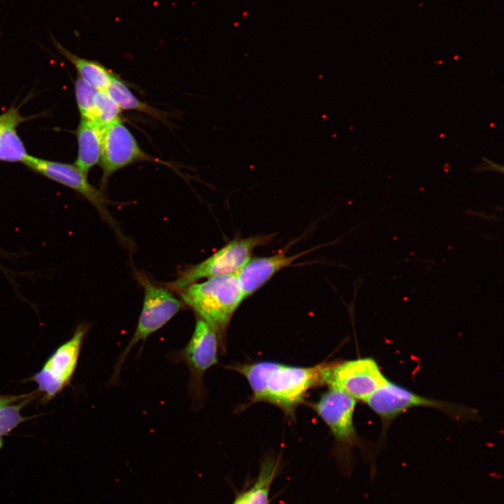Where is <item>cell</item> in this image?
Wrapping results in <instances>:
<instances>
[{
	"label": "cell",
	"instance_id": "cell-1",
	"mask_svg": "<svg viewBox=\"0 0 504 504\" xmlns=\"http://www.w3.org/2000/svg\"><path fill=\"white\" fill-rule=\"evenodd\" d=\"M328 365L299 367L260 361L238 365L235 369L247 379L253 402H269L291 413L309 389L324 384Z\"/></svg>",
	"mask_w": 504,
	"mask_h": 504
},
{
	"label": "cell",
	"instance_id": "cell-2",
	"mask_svg": "<svg viewBox=\"0 0 504 504\" xmlns=\"http://www.w3.org/2000/svg\"><path fill=\"white\" fill-rule=\"evenodd\" d=\"M184 302L218 334H223L245 299L236 274L209 279L180 290Z\"/></svg>",
	"mask_w": 504,
	"mask_h": 504
},
{
	"label": "cell",
	"instance_id": "cell-3",
	"mask_svg": "<svg viewBox=\"0 0 504 504\" xmlns=\"http://www.w3.org/2000/svg\"><path fill=\"white\" fill-rule=\"evenodd\" d=\"M273 237L274 234L235 238L204 261L181 272L169 286L181 290L202 279L236 274L250 260L253 251L268 244Z\"/></svg>",
	"mask_w": 504,
	"mask_h": 504
},
{
	"label": "cell",
	"instance_id": "cell-4",
	"mask_svg": "<svg viewBox=\"0 0 504 504\" xmlns=\"http://www.w3.org/2000/svg\"><path fill=\"white\" fill-rule=\"evenodd\" d=\"M136 276L144 290L143 307L135 332L115 363L113 382L117 380L122 364L133 346L162 328L183 307L181 301L169 290L154 284L144 274L139 272Z\"/></svg>",
	"mask_w": 504,
	"mask_h": 504
},
{
	"label": "cell",
	"instance_id": "cell-5",
	"mask_svg": "<svg viewBox=\"0 0 504 504\" xmlns=\"http://www.w3.org/2000/svg\"><path fill=\"white\" fill-rule=\"evenodd\" d=\"M89 324L77 326L72 337L49 356L39 371L29 379L38 386L41 402L46 404L69 386L76 370Z\"/></svg>",
	"mask_w": 504,
	"mask_h": 504
},
{
	"label": "cell",
	"instance_id": "cell-6",
	"mask_svg": "<svg viewBox=\"0 0 504 504\" xmlns=\"http://www.w3.org/2000/svg\"><path fill=\"white\" fill-rule=\"evenodd\" d=\"M356 402L342 391L330 388L314 405V410L342 447L340 468L346 475L352 470L351 451L359 444L354 424Z\"/></svg>",
	"mask_w": 504,
	"mask_h": 504
},
{
	"label": "cell",
	"instance_id": "cell-7",
	"mask_svg": "<svg viewBox=\"0 0 504 504\" xmlns=\"http://www.w3.org/2000/svg\"><path fill=\"white\" fill-rule=\"evenodd\" d=\"M387 380L375 360L370 357L328 364L324 373L325 384L365 402Z\"/></svg>",
	"mask_w": 504,
	"mask_h": 504
},
{
	"label": "cell",
	"instance_id": "cell-8",
	"mask_svg": "<svg viewBox=\"0 0 504 504\" xmlns=\"http://www.w3.org/2000/svg\"><path fill=\"white\" fill-rule=\"evenodd\" d=\"M365 403L386 424L409 409L416 407L436 408L454 416L465 415L464 408L422 396L388 379Z\"/></svg>",
	"mask_w": 504,
	"mask_h": 504
},
{
	"label": "cell",
	"instance_id": "cell-9",
	"mask_svg": "<svg viewBox=\"0 0 504 504\" xmlns=\"http://www.w3.org/2000/svg\"><path fill=\"white\" fill-rule=\"evenodd\" d=\"M23 163L33 171L81 195L97 209L101 217L119 232L107 209L109 201L101 190L89 183L87 174L76 164L38 158L29 154Z\"/></svg>",
	"mask_w": 504,
	"mask_h": 504
},
{
	"label": "cell",
	"instance_id": "cell-10",
	"mask_svg": "<svg viewBox=\"0 0 504 504\" xmlns=\"http://www.w3.org/2000/svg\"><path fill=\"white\" fill-rule=\"evenodd\" d=\"M218 335L208 323L197 318L190 340L177 354L190 372V391L195 401L202 394V378L218 363Z\"/></svg>",
	"mask_w": 504,
	"mask_h": 504
},
{
	"label": "cell",
	"instance_id": "cell-11",
	"mask_svg": "<svg viewBox=\"0 0 504 504\" xmlns=\"http://www.w3.org/2000/svg\"><path fill=\"white\" fill-rule=\"evenodd\" d=\"M155 161L138 144L128 128L119 120L102 130V148L99 162L102 169V186L106 188L115 172L137 162Z\"/></svg>",
	"mask_w": 504,
	"mask_h": 504
},
{
	"label": "cell",
	"instance_id": "cell-12",
	"mask_svg": "<svg viewBox=\"0 0 504 504\" xmlns=\"http://www.w3.org/2000/svg\"><path fill=\"white\" fill-rule=\"evenodd\" d=\"M307 252L287 255L284 251L267 257L251 258L236 273L244 298H246L267 282L281 270L291 265Z\"/></svg>",
	"mask_w": 504,
	"mask_h": 504
},
{
	"label": "cell",
	"instance_id": "cell-13",
	"mask_svg": "<svg viewBox=\"0 0 504 504\" xmlns=\"http://www.w3.org/2000/svg\"><path fill=\"white\" fill-rule=\"evenodd\" d=\"M27 120L13 106L0 115L1 161L23 163L26 160L29 154L18 134L17 127Z\"/></svg>",
	"mask_w": 504,
	"mask_h": 504
},
{
	"label": "cell",
	"instance_id": "cell-14",
	"mask_svg": "<svg viewBox=\"0 0 504 504\" xmlns=\"http://www.w3.org/2000/svg\"><path fill=\"white\" fill-rule=\"evenodd\" d=\"M76 136L78 155L75 164L88 174L101 160L102 130L95 123L81 118Z\"/></svg>",
	"mask_w": 504,
	"mask_h": 504
},
{
	"label": "cell",
	"instance_id": "cell-15",
	"mask_svg": "<svg viewBox=\"0 0 504 504\" xmlns=\"http://www.w3.org/2000/svg\"><path fill=\"white\" fill-rule=\"evenodd\" d=\"M279 461L272 456L263 459L256 479L249 488L238 493L232 504H270V491L279 471Z\"/></svg>",
	"mask_w": 504,
	"mask_h": 504
},
{
	"label": "cell",
	"instance_id": "cell-16",
	"mask_svg": "<svg viewBox=\"0 0 504 504\" xmlns=\"http://www.w3.org/2000/svg\"><path fill=\"white\" fill-rule=\"evenodd\" d=\"M52 41L57 50L74 66L78 77L97 91L107 90L113 74L111 71L97 61L80 57L71 52L52 36Z\"/></svg>",
	"mask_w": 504,
	"mask_h": 504
},
{
	"label": "cell",
	"instance_id": "cell-17",
	"mask_svg": "<svg viewBox=\"0 0 504 504\" xmlns=\"http://www.w3.org/2000/svg\"><path fill=\"white\" fill-rule=\"evenodd\" d=\"M106 91L121 110L137 111L146 113L162 122H167L164 114L162 111L139 100L132 92L125 82L116 74H113Z\"/></svg>",
	"mask_w": 504,
	"mask_h": 504
},
{
	"label": "cell",
	"instance_id": "cell-18",
	"mask_svg": "<svg viewBox=\"0 0 504 504\" xmlns=\"http://www.w3.org/2000/svg\"><path fill=\"white\" fill-rule=\"evenodd\" d=\"M40 395L36 391L29 393L24 399L0 408V448L3 444L2 437L9 433L19 424L29 419L22 415V410Z\"/></svg>",
	"mask_w": 504,
	"mask_h": 504
},
{
	"label": "cell",
	"instance_id": "cell-19",
	"mask_svg": "<svg viewBox=\"0 0 504 504\" xmlns=\"http://www.w3.org/2000/svg\"><path fill=\"white\" fill-rule=\"evenodd\" d=\"M121 109L106 90L97 91L94 123L102 130L120 119Z\"/></svg>",
	"mask_w": 504,
	"mask_h": 504
},
{
	"label": "cell",
	"instance_id": "cell-20",
	"mask_svg": "<svg viewBox=\"0 0 504 504\" xmlns=\"http://www.w3.org/2000/svg\"><path fill=\"white\" fill-rule=\"evenodd\" d=\"M93 87L78 77L75 82V96L82 119L94 123L95 95Z\"/></svg>",
	"mask_w": 504,
	"mask_h": 504
},
{
	"label": "cell",
	"instance_id": "cell-21",
	"mask_svg": "<svg viewBox=\"0 0 504 504\" xmlns=\"http://www.w3.org/2000/svg\"><path fill=\"white\" fill-rule=\"evenodd\" d=\"M29 395V393L20 395H0V408L5 405L18 402Z\"/></svg>",
	"mask_w": 504,
	"mask_h": 504
}]
</instances>
